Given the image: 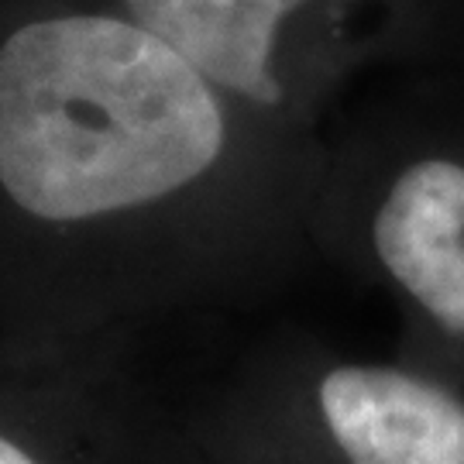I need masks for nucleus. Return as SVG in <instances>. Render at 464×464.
<instances>
[{
    "label": "nucleus",
    "instance_id": "nucleus-1",
    "mask_svg": "<svg viewBox=\"0 0 464 464\" xmlns=\"http://www.w3.org/2000/svg\"><path fill=\"white\" fill-rule=\"evenodd\" d=\"M316 134L93 0H0V331H169L316 268Z\"/></svg>",
    "mask_w": 464,
    "mask_h": 464
},
{
    "label": "nucleus",
    "instance_id": "nucleus-2",
    "mask_svg": "<svg viewBox=\"0 0 464 464\" xmlns=\"http://www.w3.org/2000/svg\"><path fill=\"white\" fill-rule=\"evenodd\" d=\"M316 138V262L392 303L396 354L464 385V69L379 80Z\"/></svg>",
    "mask_w": 464,
    "mask_h": 464
},
{
    "label": "nucleus",
    "instance_id": "nucleus-3",
    "mask_svg": "<svg viewBox=\"0 0 464 464\" xmlns=\"http://www.w3.org/2000/svg\"><path fill=\"white\" fill-rule=\"evenodd\" d=\"M203 464H464V385L402 354L282 327L199 358Z\"/></svg>",
    "mask_w": 464,
    "mask_h": 464
},
{
    "label": "nucleus",
    "instance_id": "nucleus-4",
    "mask_svg": "<svg viewBox=\"0 0 464 464\" xmlns=\"http://www.w3.org/2000/svg\"><path fill=\"white\" fill-rule=\"evenodd\" d=\"M162 38L227 97L320 134L358 90L464 69V0H93Z\"/></svg>",
    "mask_w": 464,
    "mask_h": 464
},
{
    "label": "nucleus",
    "instance_id": "nucleus-5",
    "mask_svg": "<svg viewBox=\"0 0 464 464\" xmlns=\"http://www.w3.org/2000/svg\"><path fill=\"white\" fill-rule=\"evenodd\" d=\"M166 331H0V464H203Z\"/></svg>",
    "mask_w": 464,
    "mask_h": 464
}]
</instances>
